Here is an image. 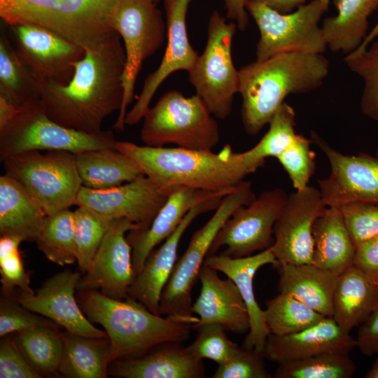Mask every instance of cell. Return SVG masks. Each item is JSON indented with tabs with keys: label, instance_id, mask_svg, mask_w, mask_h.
I'll list each match as a JSON object with an SVG mask.
<instances>
[{
	"label": "cell",
	"instance_id": "obj_8",
	"mask_svg": "<svg viewBox=\"0 0 378 378\" xmlns=\"http://www.w3.org/2000/svg\"><path fill=\"white\" fill-rule=\"evenodd\" d=\"M255 197L251 183L242 181L222 199L211 218L192 234L187 249L177 260L163 289L160 300V315L186 319L194 324L199 322V318L192 315L191 291L212 242L231 215Z\"/></svg>",
	"mask_w": 378,
	"mask_h": 378
},
{
	"label": "cell",
	"instance_id": "obj_12",
	"mask_svg": "<svg viewBox=\"0 0 378 378\" xmlns=\"http://www.w3.org/2000/svg\"><path fill=\"white\" fill-rule=\"evenodd\" d=\"M155 0H119L112 16V27L121 37L125 53L122 77L123 99L113 125L123 130L127 107L134 96V85L143 62L162 46L167 25Z\"/></svg>",
	"mask_w": 378,
	"mask_h": 378
},
{
	"label": "cell",
	"instance_id": "obj_28",
	"mask_svg": "<svg viewBox=\"0 0 378 378\" xmlns=\"http://www.w3.org/2000/svg\"><path fill=\"white\" fill-rule=\"evenodd\" d=\"M312 263L340 275L353 264L356 245L340 207L327 206L315 220Z\"/></svg>",
	"mask_w": 378,
	"mask_h": 378
},
{
	"label": "cell",
	"instance_id": "obj_51",
	"mask_svg": "<svg viewBox=\"0 0 378 378\" xmlns=\"http://www.w3.org/2000/svg\"><path fill=\"white\" fill-rule=\"evenodd\" d=\"M227 17L236 22L240 31H244L248 24L246 6L249 0H224Z\"/></svg>",
	"mask_w": 378,
	"mask_h": 378
},
{
	"label": "cell",
	"instance_id": "obj_54",
	"mask_svg": "<svg viewBox=\"0 0 378 378\" xmlns=\"http://www.w3.org/2000/svg\"><path fill=\"white\" fill-rule=\"evenodd\" d=\"M378 38V22L369 31L366 38L363 41L361 45L354 52H358L365 49L370 43L374 40Z\"/></svg>",
	"mask_w": 378,
	"mask_h": 378
},
{
	"label": "cell",
	"instance_id": "obj_1",
	"mask_svg": "<svg viewBox=\"0 0 378 378\" xmlns=\"http://www.w3.org/2000/svg\"><path fill=\"white\" fill-rule=\"evenodd\" d=\"M115 31L97 48L85 50L66 85H41V101L47 115L67 128L88 134L101 132L104 120L120 111L125 53Z\"/></svg>",
	"mask_w": 378,
	"mask_h": 378
},
{
	"label": "cell",
	"instance_id": "obj_13",
	"mask_svg": "<svg viewBox=\"0 0 378 378\" xmlns=\"http://www.w3.org/2000/svg\"><path fill=\"white\" fill-rule=\"evenodd\" d=\"M281 188L263 191L251 202L239 207L216 234L208 255L220 254L243 258L270 248L274 242L273 228L287 200Z\"/></svg>",
	"mask_w": 378,
	"mask_h": 378
},
{
	"label": "cell",
	"instance_id": "obj_39",
	"mask_svg": "<svg viewBox=\"0 0 378 378\" xmlns=\"http://www.w3.org/2000/svg\"><path fill=\"white\" fill-rule=\"evenodd\" d=\"M265 316L271 334L284 335L306 329L326 316L296 298L279 293L265 303Z\"/></svg>",
	"mask_w": 378,
	"mask_h": 378
},
{
	"label": "cell",
	"instance_id": "obj_34",
	"mask_svg": "<svg viewBox=\"0 0 378 378\" xmlns=\"http://www.w3.org/2000/svg\"><path fill=\"white\" fill-rule=\"evenodd\" d=\"M13 335L24 358L41 377L59 375L64 332L59 328L38 326Z\"/></svg>",
	"mask_w": 378,
	"mask_h": 378
},
{
	"label": "cell",
	"instance_id": "obj_37",
	"mask_svg": "<svg viewBox=\"0 0 378 378\" xmlns=\"http://www.w3.org/2000/svg\"><path fill=\"white\" fill-rule=\"evenodd\" d=\"M36 243L46 258L56 265L76 262L74 211L66 209L47 216Z\"/></svg>",
	"mask_w": 378,
	"mask_h": 378
},
{
	"label": "cell",
	"instance_id": "obj_33",
	"mask_svg": "<svg viewBox=\"0 0 378 378\" xmlns=\"http://www.w3.org/2000/svg\"><path fill=\"white\" fill-rule=\"evenodd\" d=\"M59 374L69 378H106L111 364L108 338L78 335L65 330Z\"/></svg>",
	"mask_w": 378,
	"mask_h": 378
},
{
	"label": "cell",
	"instance_id": "obj_42",
	"mask_svg": "<svg viewBox=\"0 0 378 378\" xmlns=\"http://www.w3.org/2000/svg\"><path fill=\"white\" fill-rule=\"evenodd\" d=\"M311 143V139L298 134L293 142L276 158L296 190L308 186L315 171L316 154L310 148Z\"/></svg>",
	"mask_w": 378,
	"mask_h": 378
},
{
	"label": "cell",
	"instance_id": "obj_36",
	"mask_svg": "<svg viewBox=\"0 0 378 378\" xmlns=\"http://www.w3.org/2000/svg\"><path fill=\"white\" fill-rule=\"evenodd\" d=\"M268 131L251 149L241 153L251 174L265 164L270 157L276 158L295 139V113L284 102L275 112Z\"/></svg>",
	"mask_w": 378,
	"mask_h": 378
},
{
	"label": "cell",
	"instance_id": "obj_35",
	"mask_svg": "<svg viewBox=\"0 0 378 378\" xmlns=\"http://www.w3.org/2000/svg\"><path fill=\"white\" fill-rule=\"evenodd\" d=\"M41 84L22 63L13 44L3 33L0 37V97L20 107L41 99Z\"/></svg>",
	"mask_w": 378,
	"mask_h": 378
},
{
	"label": "cell",
	"instance_id": "obj_57",
	"mask_svg": "<svg viewBox=\"0 0 378 378\" xmlns=\"http://www.w3.org/2000/svg\"><path fill=\"white\" fill-rule=\"evenodd\" d=\"M374 281L377 284L378 286V273L374 275L373 276H371Z\"/></svg>",
	"mask_w": 378,
	"mask_h": 378
},
{
	"label": "cell",
	"instance_id": "obj_44",
	"mask_svg": "<svg viewBox=\"0 0 378 378\" xmlns=\"http://www.w3.org/2000/svg\"><path fill=\"white\" fill-rule=\"evenodd\" d=\"M43 326L60 327L48 318L24 307L12 295H1L0 300L1 337Z\"/></svg>",
	"mask_w": 378,
	"mask_h": 378
},
{
	"label": "cell",
	"instance_id": "obj_19",
	"mask_svg": "<svg viewBox=\"0 0 378 378\" xmlns=\"http://www.w3.org/2000/svg\"><path fill=\"white\" fill-rule=\"evenodd\" d=\"M70 270L46 280L34 293L15 289L12 295L30 311L43 316L65 330L88 337L108 338L105 330L95 327L85 316L76 297L82 276Z\"/></svg>",
	"mask_w": 378,
	"mask_h": 378
},
{
	"label": "cell",
	"instance_id": "obj_30",
	"mask_svg": "<svg viewBox=\"0 0 378 378\" xmlns=\"http://www.w3.org/2000/svg\"><path fill=\"white\" fill-rule=\"evenodd\" d=\"M378 304V286L354 266L339 276L333 295L332 318L345 332L358 327Z\"/></svg>",
	"mask_w": 378,
	"mask_h": 378
},
{
	"label": "cell",
	"instance_id": "obj_26",
	"mask_svg": "<svg viewBox=\"0 0 378 378\" xmlns=\"http://www.w3.org/2000/svg\"><path fill=\"white\" fill-rule=\"evenodd\" d=\"M108 374L119 378H202L205 368L182 343L159 344L137 357L111 363Z\"/></svg>",
	"mask_w": 378,
	"mask_h": 378
},
{
	"label": "cell",
	"instance_id": "obj_47",
	"mask_svg": "<svg viewBox=\"0 0 378 378\" xmlns=\"http://www.w3.org/2000/svg\"><path fill=\"white\" fill-rule=\"evenodd\" d=\"M1 338L0 377L41 378L19 350L13 334Z\"/></svg>",
	"mask_w": 378,
	"mask_h": 378
},
{
	"label": "cell",
	"instance_id": "obj_5",
	"mask_svg": "<svg viewBox=\"0 0 378 378\" xmlns=\"http://www.w3.org/2000/svg\"><path fill=\"white\" fill-rule=\"evenodd\" d=\"M118 1L0 0V16L8 25H39L92 50L116 31L112 16Z\"/></svg>",
	"mask_w": 378,
	"mask_h": 378
},
{
	"label": "cell",
	"instance_id": "obj_50",
	"mask_svg": "<svg viewBox=\"0 0 378 378\" xmlns=\"http://www.w3.org/2000/svg\"><path fill=\"white\" fill-rule=\"evenodd\" d=\"M353 265L370 276L378 273V234L356 245Z\"/></svg>",
	"mask_w": 378,
	"mask_h": 378
},
{
	"label": "cell",
	"instance_id": "obj_11",
	"mask_svg": "<svg viewBox=\"0 0 378 378\" xmlns=\"http://www.w3.org/2000/svg\"><path fill=\"white\" fill-rule=\"evenodd\" d=\"M246 10L260 31L256 61L286 52L323 54L328 48L319 25L327 10L319 0H312L288 13H279L262 2L249 0Z\"/></svg>",
	"mask_w": 378,
	"mask_h": 378
},
{
	"label": "cell",
	"instance_id": "obj_16",
	"mask_svg": "<svg viewBox=\"0 0 378 378\" xmlns=\"http://www.w3.org/2000/svg\"><path fill=\"white\" fill-rule=\"evenodd\" d=\"M326 208L319 190L312 186L288 195L273 228L271 249L277 263H312L313 225Z\"/></svg>",
	"mask_w": 378,
	"mask_h": 378
},
{
	"label": "cell",
	"instance_id": "obj_9",
	"mask_svg": "<svg viewBox=\"0 0 378 378\" xmlns=\"http://www.w3.org/2000/svg\"><path fill=\"white\" fill-rule=\"evenodd\" d=\"M6 173L18 181L47 216L75 205L83 186L74 153L31 150L3 161Z\"/></svg>",
	"mask_w": 378,
	"mask_h": 378
},
{
	"label": "cell",
	"instance_id": "obj_10",
	"mask_svg": "<svg viewBox=\"0 0 378 378\" xmlns=\"http://www.w3.org/2000/svg\"><path fill=\"white\" fill-rule=\"evenodd\" d=\"M237 24L227 22L214 11L208 23L205 48L188 71V80L211 114L219 119L227 118L234 95L239 92V70L232 57V43Z\"/></svg>",
	"mask_w": 378,
	"mask_h": 378
},
{
	"label": "cell",
	"instance_id": "obj_48",
	"mask_svg": "<svg viewBox=\"0 0 378 378\" xmlns=\"http://www.w3.org/2000/svg\"><path fill=\"white\" fill-rule=\"evenodd\" d=\"M1 293L11 295L15 289L34 293L30 288L29 275L25 271L20 249L0 256Z\"/></svg>",
	"mask_w": 378,
	"mask_h": 378
},
{
	"label": "cell",
	"instance_id": "obj_18",
	"mask_svg": "<svg viewBox=\"0 0 378 378\" xmlns=\"http://www.w3.org/2000/svg\"><path fill=\"white\" fill-rule=\"evenodd\" d=\"M139 227L127 218H114L89 270L81 276L77 290H94L119 300L129 298L136 274L132 248L125 234Z\"/></svg>",
	"mask_w": 378,
	"mask_h": 378
},
{
	"label": "cell",
	"instance_id": "obj_20",
	"mask_svg": "<svg viewBox=\"0 0 378 378\" xmlns=\"http://www.w3.org/2000/svg\"><path fill=\"white\" fill-rule=\"evenodd\" d=\"M163 1L167 18L165 52L157 69L146 78L137 101L126 114L125 125H134L140 122L162 82L175 71H189L199 56L190 43L186 29V15L192 0Z\"/></svg>",
	"mask_w": 378,
	"mask_h": 378
},
{
	"label": "cell",
	"instance_id": "obj_25",
	"mask_svg": "<svg viewBox=\"0 0 378 378\" xmlns=\"http://www.w3.org/2000/svg\"><path fill=\"white\" fill-rule=\"evenodd\" d=\"M277 260L271 247L256 254L243 258H230L222 254L206 257L204 264L223 272L238 288L246 304L250 319V329L243 346L262 354L267 337L271 334L265 320V311L259 306L254 294L253 281L257 271Z\"/></svg>",
	"mask_w": 378,
	"mask_h": 378
},
{
	"label": "cell",
	"instance_id": "obj_40",
	"mask_svg": "<svg viewBox=\"0 0 378 378\" xmlns=\"http://www.w3.org/2000/svg\"><path fill=\"white\" fill-rule=\"evenodd\" d=\"M74 213L76 262L84 274L91 266L113 219L83 206H78Z\"/></svg>",
	"mask_w": 378,
	"mask_h": 378
},
{
	"label": "cell",
	"instance_id": "obj_52",
	"mask_svg": "<svg viewBox=\"0 0 378 378\" xmlns=\"http://www.w3.org/2000/svg\"><path fill=\"white\" fill-rule=\"evenodd\" d=\"M281 13L293 12L305 4L307 0H255Z\"/></svg>",
	"mask_w": 378,
	"mask_h": 378
},
{
	"label": "cell",
	"instance_id": "obj_14",
	"mask_svg": "<svg viewBox=\"0 0 378 378\" xmlns=\"http://www.w3.org/2000/svg\"><path fill=\"white\" fill-rule=\"evenodd\" d=\"M22 63L42 85H66L85 50L48 28L28 23L9 25Z\"/></svg>",
	"mask_w": 378,
	"mask_h": 378
},
{
	"label": "cell",
	"instance_id": "obj_49",
	"mask_svg": "<svg viewBox=\"0 0 378 378\" xmlns=\"http://www.w3.org/2000/svg\"><path fill=\"white\" fill-rule=\"evenodd\" d=\"M358 327L356 347L365 356L378 355V304Z\"/></svg>",
	"mask_w": 378,
	"mask_h": 378
},
{
	"label": "cell",
	"instance_id": "obj_22",
	"mask_svg": "<svg viewBox=\"0 0 378 378\" xmlns=\"http://www.w3.org/2000/svg\"><path fill=\"white\" fill-rule=\"evenodd\" d=\"M215 269L203 265L198 279L200 293L192 305V314L199 316V322L192 328L216 323L226 331L243 334L250 329V319L246 304L233 281L222 279Z\"/></svg>",
	"mask_w": 378,
	"mask_h": 378
},
{
	"label": "cell",
	"instance_id": "obj_29",
	"mask_svg": "<svg viewBox=\"0 0 378 378\" xmlns=\"http://www.w3.org/2000/svg\"><path fill=\"white\" fill-rule=\"evenodd\" d=\"M47 215L25 188L5 173L0 176V235L36 241Z\"/></svg>",
	"mask_w": 378,
	"mask_h": 378
},
{
	"label": "cell",
	"instance_id": "obj_55",
	"mask_svg": "<svg viewBox=\"0 0 378 378\" xmlns=\"http://www.w3.org/2000/svg\"><path fill=\"white\" fill-rule=\"evenodd\" d=\"M371 368L365 374V378H378V355Z\"/></svg>",
	"mask_w": 378,
	"mask_h": 378
},
{
	"label": "cell",
	"instance_id": "obj_56",
	"mask_svg": "<svg viewBox=\"0 0 378 378\" xmlns=\"http://www.w3.org/2000/svg\"><path fill=\"white\" fill-rule=\"evenodd\" d=\"M319 1L321 2V4L324 6V8L326 10H328V6H329V4H330V0H319Z\"/></svg>",
	"mask_w": 378,
	"mask_h": 378
},
{
	"label": "cell",
	"instance_id": "obj_41",
	"mask_svg": "<svg viewBox=\"0 0 378 378\" xmlns=\"http://www.w3.org/2000/svg\"><path fill=\"white\" fill-rule=\"evenodd\" d=\"M344 61L349 69L363 80V113L378 123V38L365 49L346 55Z\"/></svg>",
	"mask_w": 378,
	"mask_h": 378
},
{
	"label": "cell",
	"instance_id": "obj_53",
	"mask_svg": "<svg viewBox=\"0 0 378 378\" xmlns=\"http://www.w3.org/2000/svg\"><path fill=\"white\" fill-rule=\"evenodd\" d=\"M19 108L0 97V127L4 126L15 114Z\"/></svg>",
	"mask_w": 378,
	"mask_h": 378
},
{
	"label": "cell",
	"instance_id": "obj_2",
	"mask_svg": "<svg viewBox=\"0 0 378 378\" xmlns=\"http://www.w3.org/2000/svg\"><path fill=\"white\" fill-rule=\"evenodd\" d=\"M329 62L323 54L286 52L255 61L239 70L245 132L257 134L268 124L284 99L313 91L323 83Z\"/></svg>",
	"mask_w": 378,
	"mask_h": 378
},
{
	"label": "cell",
	"instance_id": "obj_32",
	"mask_svg": "<svg viewBox=\"0 0 378 378\" xmlns=\"http://www.w3.org/2000/svg\"><path fill=\"white\" fill-rule=\"evenodd\" d=\"M75 155L83 186L89 188L108 189L144 175L132 158L115 149H93Z\"/></svg>",
	"mask_w": 378,
	"mask_h": 378
},
{
	"label": "cell",
	"instance_id": "obj_43",
	"mask_svg": "<svg viewBox=\"0 0 378 378\" xmlns=\"http://www.w3.org/2000/svg\"><path fill=\"white\" fill-rule=\"evenodd\" d=\"M195 329L197 330V337L188 349L200 359H209L220 365L227 360L239 346L228 338L227 331L218 324H204Z\"/></svg>",
	"mask_w": 378,
	"mask_h": 378
},
{
	"label": "cell",
	"instance_id": "obj_17",
	"mask_svg": "<svg viewBox=\"0 0 378 378\" xmlns=\"http://www.w3.org/2000/svg\"><path fill=\"white\" fill-rule=\"evenodd\" d=\"M171 190H165L141 175L125 184L105 190L82 186L75 205L88 207L113 219L127 218L139 229H146L167 202Z\"/></svg>",
	"mask_w": 378,
	"mask_h": 378
},
{
	"label": "cell",
	"instance_id": "obj_15",
	"mask_svg": "<svg viewBox=\"0 0 378 378\" xmlns=\"http://www.w3.org/2000/svg\"><path fill=\"white\" fill-rule=\"evenodd\" d=\"M310 139L326 155L330 166L329 176L318 181L327 206L378 204V155L365 153L344 155L315 132H312Z\"/></svg>",
	"mask_w": 378,
	"mask_h": 378
},
{
	"label": "cell",
	"instance_id": "obj_4",
	"mask_svg": "<svg viewBox=\"0 0 378 378\" xmlns=\"http://www.w3.org/2000/svg\"><path fill=\"white\" fill-rule=\"evenodd\" d=\"M76 297L85 316L106 332L111 362L137 357L161 344L183 343L194 325L186 319L153 314L131 297L119 300L94 290H77Z\"/></svg>",
	"mask_w": 378,
	"mask_h": 378
},
{
	"label": "cell",
	"instance_id": "obj_3",
	"mask_svg": "<svg viewBox=\"0 0 378 378\" xmlns=\"http://www.w3.org/2000/svg\"><path fill=\"white\" fill-rule=\"evenodd\" d=\"M115 150L132 158L144 175L165 190L188 187L231 192L251 174L241 153L225 145L218 153L117 141Z\"/></svg>",
	"mask_w": 378,
	"mask_h": 378
},
{
	"label": "cell",
	"instance_id": "obj_7",
	"mask_svg": "<svg viewBox=\"0 0 378 378\" xmlns=\"http://www.w3.org/2000/svg\"><path fill=\"white\" fill-rule=\"evenodd\" d=\"M116 142L111 131L88 134L54 122L38 99L20 106L0 127V160L31 150H62L76 154L98 148L115 149Z\"/></svg>",
	"mask_w": 378,
	"mask_h": 378
},
{
	"label": "cell",
	"instance_id": "obj_23",
	"mask_svg": "<svg viewBox=\"0 0 378 378\" xmlns=\"http://www.w3.org/2000/svg\"><path fill=\"white\" fill-rule=\"evenodd\" d=\"M231 192H209L183 186L172 188L167 202L150 226L146 229L132 230L126 236L132 248L136 276L141 272L150 253L171 235L191 209L204 201L225 197Z\"/></svg>",
	"mask_w": 378,
	"mask_h": 378
},
{
	"label": "cell",
	"instance_id": "obj_46",
	"mask_svg": "<svg viewBox=\"0 0 378 378\" xmlns=\"http://www.w3.org/2000/svg\"><path fill=\"white\" fill-rule=\"evenodd\" d=\"M340 208L355 245L378 234L377 204H351Z\"/></svg>",
	"mask_w": 378,
	"mask_h": 378
},
{
	"label": "cell",
	"instance_id": "obj_27",
	"mask_svg": "<svg viewBox=\"0 0 378 378\" xmlns=\"http://www.w3.org/2000/svg\"><path fill=\"white\" fill-rule=\"evenodd\" d=\"M278 290L326 317L332 316V301L338 276L313 263L280 264Z\"/></svg>",
	"mask_w": 378,
	"mask_h": 378
},
{
	"label": "cell",
	"instance_id": "obj_58",
	"mask_svg": "<svg viewBox=\"0 0 378 378\" xmlns=\"http://www.w3.org/2000/svg\"><path fill=\"white\" fill-rule=\"evenodd\" d=\"M376 155H378V148H377V150Z\"/></svg>",
	"mask_w": 378,
	"mask_h": 378
},
{
	"label": "cell",
	"instance_id": "obj_6",
	"mask_svg": "<svg viewBox=\"0 0 378 378\" xmlns=\"http://www.w3.org/2000/svg\"><path fill=\"white\" fill-rule=\"evenodd\" d=\"M142 120L141 139L147 146L212 150L220 140L218 125L197 94L186 97L178 90L167 92Z\"/></svg>",
	"mask_w": 378,
	"mask_h": 378
},
{
	"label": "cell",
	"instance_id": "obj_21",
	"mask_svg": "<svg viewBox=\"0 0 378 378\" xmlns=\"http://www.w3.org/2000/svg\"><path fill=\"white\" fill-rule=\"evenodd\" d=\"M223 197L207 200L188 211L171 235L148 255L129 289V297L142 303L152 313L160 315V297L177 261V251L182 236L197 216L216 210Z\"/></svg>",
	"mask_w": 378,
	"mask_h": 378
},
{
	"label": "cell",
	"instance_id": "obj_45",
	"mask_svg": "<svg viewBox=\"0 0 378 378\" xmlns=\"http://www.w3.org/2000/svg\"><path fill=\"white\" fill-rule=\"evenodd\" d=\"M262 353L244 346H239L225 363L218 365L213 378H270Z\"/></svg>",
	"mask_w": 378,
	"mask_h": 378
},
{
	"label": "cell",
	"instance_id": "obj_38",
	"mask_svg": "<svg viewBox=\"0 0 378 378\" xmlns=\"http://www.w3.org/2000/svg\"><path fill=\"white\" fill-rule=\"evenodd\" d=\"M275 378H350L356 366L348 353L329 352L277 364Z\"/></svg>",
	"mask_w": 378,
	"mask_h": 378
},
{
	"label": "cell",
	"instance_id": "obj_24",
	"mask_svg": "<svg viewBox=\"0 0 378 378\" xmlns=\"http://www.w3.org/2000/svg\"><path fill=\"white\" fill-rule=\"evenodd\" d=\"M356 347V339L344 331L332 317L292 334H270L262 355L277 364L329 352L349 353Z\"/></svg>",
	"mask_w": 378,
	"mask_h": 378
},
{
	"label": "cell",
	"instance_id": "obj_31",
	"mask_svg": "<svg viewBox=\"0 0 378 378\" xmlns=\"http://www.w3.org/2000/svg\"><path fill=\"white\" fill-rule=\"evenodd\" d=\"M337 13L324 19L321 28L328 48L346 55L356 50L369 31L368 19L378 0H333Z\"/></svg>",
	"mask_w": 378,
	"mask_h": 378
}]
</instances>
